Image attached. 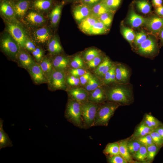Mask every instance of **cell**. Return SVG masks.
Masks as SVG:
<instances>
[{"label":"cell","mask_w":163,"mask_h":163,"mask_svg":"<svg viewBox=\"0 0 163 163\" xmlns=\"http://www.w3.org/2000/svg\"><path fill=\"white\" fill-rule=\"evenodd\" d=\"M82 103L70 99L67 103L64 114L67 120L75 126L83 127L81 116Z\"/></svg>","instance_id":"6da1fadb"},{"label":"cell","mask_w":163,"mask_h":163,"mask_svg":"<svg viewBox=\"0 0 163 163\" xmlns=\"http://www.w3.org/2000/svg\"><path fill=\"white\" fill-rule=\"evenodd\" d=\"M119 105L117 103L110 102L105 103L98 108L94 126H107L109 121Z\"/></svg>","instance_id":"7a4b0ae2"},{"label":"cell","mask_w":163,"mask_h":163,"mask_svg":"<svg viewBox=\"0 0 163 163\" xmlns=\"http://www.w3.org/2000/svg\"><path fill=\"white\" fill-rule=\"evenodd\" d=\"M106 94L108 100L124 104L130 103L133 98L131 91L125 87L113 88L109 90Z\"/></svg>","instance_id":"3957f363"},{"label":"cell","mask_w":163,"mask_h":163,"mask_svg":"<svg viewBox=\"0 0 163 163\" xmlns=\"http://www.w3.org/2000/svg\"><path fill=\"white\" fill-rule=\"evenodd\" d=\"M98 107L97 104L88 101L82 103L81 116L83 127L89 128L94 126Z\"/></svg>","instance_id":"277c9868"},{"label":"cell","mask_w":163,"mask_h":163,"mask_svg":"<svg viewBox=\"0 0 163 163\" xmlns=\"http://www.w3.org/2000/svg\"><path fill=\"white\" fill-rule=\"evenodd\" d=\"M158 38L151 34L147 38L137 47V52L140 54L145 56H155L159 52Z\"/></svg>","instance_id":"5b68a950"},{"label":"cell","mask_w":163,"mask_h":163,"mask_svg":"<svg viewBox=\"0 0 163 163\" xmlns=\"http://www.w3.org/2000/svg\"><path fill=\"white\" fill-rule=\"evenodd\" d=\"M144 26L152 34L158 39V35L163 28V18L160 17L155 13L150 17L147 18Z\"/></svg>","instance_id":"8992f818"},{"label":"cell","mask_w":163,"mask_h":163,"mask_svg":"<svg viewBox=\"0 0 163 163\" xmlns=\"http://www.w3.org/2000/svg\"><path fill=\"white\" fill-rule=\"evenodd\" d=\"M50 87L54 89H63L66 87L65 73L62 70L54 71L48 79Z\"/></svg>","instance_id":"52a82bcc"},{"label":"cell","mask_w":163,"mask_h":163,"mask_svg":"<svg viewBox=\"0 0 163 163\" xmlns=\"http://www.w3.org/2000/svg\"><path fill=\"white\" fill-rule=\"evenodd\" d=\"M7 26L8 31L14 40L19 46L24 47L27 38L22 28L18 25L12 23H8Z\"/></svg>","instance_id":"ba28073f"},{"label":"cell","mask_w":163,"mask_h":163,"mask_svg":"<svg viewBox=\"0 0 163 163\" xmlns=\"http://www.w3.org/2000/svg\"><path fill=\"white\" fill-rule=\"evenodd\" d=\"M133 2L129 6V14L127 18V23L133 28H138L144 26L147 18L138 14L135 11Z\"/></svg>","instance_id":"9c48e42d"},{"label":"cell","mask_w":163,"mask_h":163,"mask_svg":"<svg viewBox=\"0 0 163 163\" xmlns=\"http://www.w3.org/2000/svg\"><path fill=\"white\" fill-rule=\"evenodd\" d=\"M9 36H7L2 40L1 46L5 53L12 57H14L19 51V45Z\"/></svg>","instance_id":"30bf717a"},{"label":"cell","mask_w":163,"mask_h":163,"mask_svg":"<svg viewBox=\"0 0 163 163\" xmlns=\"http://www.w3.org/2000/svg\"><path fill=\"white\" fill-rule=\"evenodd\" d=\"M27 70L35 83L41 84L47 82V80L39 63L35 62Z\"/></svg>","instance_id":"8fae6325"},{"label":"cell","mask_w":163,"mask_h":163,"mask_svg":"<svg viewBox=\"0 0 163 163\" xmlns=\"http://www.w3.org/2000/svg\"><path fill=\"white\" fill-rule=\"evenodd\" d=\"M73 14L75 20L80 22L91 14V9L86 4H82L75 6Z\"/></svg>","instance_id":"7c38bea8"},{"label":"cell","mask_w":163,"mask_h":163,"mask_svg":"<svg viewBox=\"0 0 163 163\" xmlns=\"http://www.w3.org/2000/svg\"><path fill=\"white\" fill-rule=\"evenodd\" d=\"M71 99L81 103L88 101V94L87 91L81 88L71 89L69 92Z\"/></svg>","instance_id":"4fadbf2b"},{"label":"cell","mask_w":163,"mask_h":163,"mask_svg":"<svg viewBox=\"0 0 163 163\" xmlns=\"http://www.w3.org/2000/svg\"><path fill=\"white\" fill-rule=\"evenodd\" d=\"M132 2L141 13L146 14L151 13L152 5L149 0H134Z\"/></svg>","instance_id":"5bb4252c"},{"label":"cell","mask_w":163,"mask_h":163,"mask_svg":"<svg viewBox=\"0 0 163 163\" xmlns=\"http://www.w3.org/2000/svg\"><path fill=\"white\" fill-rule=\"evenodd\" d=\"M98 18L91 14L79 22L80 29L83 32L87 34L97 21Z\"/></svg>","instance_id":"9a60e30c"},{"label":"cell","mask_w":163,"mask_h":163,"mask_svg":"<svg viewBox=\"0 0 163 163\" xmlns=\"http://www.w3.org/2000/svg\"><path fill=\"white\" fill-rule=\"evenodd\" d=\"M107 99L106 94L101 88H97L88 95V101L97 104Z\"/></svg>","instance_id":"2e32d148"},{"label":"cell","mask_w":163,"mask_h":163,"mask_svg":"<svg viewBox=\"0 0 163 163\" xmlns=\"http://www.w3.org/2000/svg\"><path fill=\"white\" fill-rule=\"evenodd\" d=\"M18 60L20 66L27 69H28L35 63L30 56L24 51L19 53Z\"/></svg>","instance_id":"e0dca14e"},{"label":"cell","mask_w":163,"mask_h":163,"mask_svg":"<svg viewBox=\"0 0 163 163\" xmlns=\"http://www.w3.org/2000/svg\"><path fill=\"white\" fill-rule=\"evenodd\" d=\"M4 120L0 119V149L6 147H11L13 145L8 134L3 127Z\"/></svg>","instance_id":"ac0fdd59"},{"label":"cell","mask_w":163,"mask_h":163,"mask_svg":"<svg viewBox=\"0 0 163 163\" xmlns=\"http://www.w3.org/2000/svg\"><path fill=\"white\" fill-rule=\"evenodd\" d=\"M128 139L122 140L119 141L120 154L127 163L133 162L131 155L130 154L127 146Z\"/></svg>","instance_id":"d6986e66"},{"label":"cell","mask_w":163,"mask_h":163,"mask_svg":"<svg viewBox=\"0 0 163 163\" xmlns=\"http://www.w3.org/2000/svg\"><path fill=\"white\" fill-rule=\"evenodd\" d=\"M154 130L147 126L142 120L136 128L131 139H137L150 134Z\"/></svg>","instance_id":"ffe728a7"},{"label":"cell","mask_w":163,"mask_h":163,"mask_svg":"<svg viewBox=\"0 0 163 163\" xmlns=\"http://www.w3.org/2000/svg\"><path fill=\"white\" fill-rule=\"evenodd\" d=\"M30 2L28 0H20L13 6L15 14L19 17L23 16L29 7Z\"/></svg>","instance_id":"44dd1931"},{"label":"cell","mask_w":163,"mask_h":163,"mask_svg":"<svg viewBox=\"0 0 163 163\" xmlns=\"http://www.w3.org/2000/svg\"><path fill=\"white\" fill-rule=\"evenodd\" d=\"M114 10L108 7L105 3L101 1L95 4L91 8V14L98 18L103 14L108 12H114Z\"/></svg>","instance_id":"7402d4cb"},{"label":"cell","mask_w":163,"mask_h":163,"mask_svg":"<svg viewBox=\"0 0 163 163\" xmlns=\"http://www.w3.org/2000/svg\"><path fill=\"white\" fill-rule=\"evenodd\" d=\"M45 76L48 79L54 70L52 62L47 58L43 59L39 63Z\"/></svg>","instance_id":"603a6c76"},{"label":"cell","mask_w":163,"mask_h":163,"mask_svg":"<svg viewBox=\"0 0 163 163\" xmlns=\"http://www.w3.org/2000/svg\"><path fill=\"white\" fill-rule=\"evenodd\" d=\"M107 28L99 19L88 32L90 35L104 34L107 31Z\"/></svg>","instance_id":"cb8c5ba5"},{"label":"cell","mask_w":163,"mask_h":163,"mask_svg":"<svg viewBox=\"0 0 163 163\" xmlns=\"http://www.w3.org/2000/svg\"><path fill=\"white\" fill-rule=\"evenodd\" d=\"M112 66L110 60L105 57L95 70L94 72L97 75L104 76L106 73L111 68Z\"/></svg>","instance_id":"d4e9b609"},{"label":"cell","mask_w":163,"mask_h":163,"mask_svg":"<svg viewBox=\"0 0 163 163\" xmlns=\"http://www.w3.org/2000/svg\"><path fill=\"white\" fill-rule=\"evenodd\" d=\"M68 59L61 56H56L53 59L52 63L53 68L56 70H60L66 69L68 64Z\"/></svg>","instance_id":"484cf974"},{"label":"cell","mask_w":163,"mask_h":163,"mask_svg":"<svg viewBox=\"0 0 163 163\" xmlns=\"http://www.w3.org/2000/svg\"><path fill=\"white\" fill-rule=\"evenodd\" d=\"M115 75L117 80L120 82H124L128 79L129 73L125 66L120 64L116 67Z\"/></svg>","instance_id":"4316f807"},{"label":"cell","mask_w":163,"mask_h":163,"mask_svg":"<svg viewBox=\"0 0 163 163\" xmlns=\"http://www.w3.org/2000/svg\"><path fill=\"white\" fill-rule=\"evenodd\" d=\"M103 152L107 157L120 154L119 142L107 144L104 149Z\"/></svg>","instance_id":"83f0119b"},{"label":"cell","mask_w":163,"mask_h":163,"mask_svg":"<svg viewBox=\"0 0 163 163\" xmlns=\"http://www.w3.org/2000/svg\"><path fill=\"white\" fill-rule=\"evenodd\" d=\"M35 34L36 40L41 43H45L50 37L49 30L45 27H42L37 30Z\"/></svg>","instance_id":"f1b7e54d"},{"label":"cell","mask_w":163,"mask_h":163,"mask_svg":"<svg viewBox=\"0 0 163 163\" xmlns=\"http://www.w3.org/2000/svg\"><path fill=\"white\" fill-rule=\"evenodd\" d=\"M142 121L147 126L154 129L163 124L157 118L149 114H145Z\"/></svg>","instance_id":"f546056e"},{"label":"cell","mask_w":163,"mask_h":163,"mask_svg":"<svg viewBox=\"0 0 163 163\" xmlns=\"http://www.w3.org/2000/svg\"><path fill=\"white\" fill-rule=\"evenodd\" d=\"M48 50L51 54H56L62 52V49L58 40L56 37L52 39L48 44Z\"/></svg>","instance_id":"4dcf8cb0"},{"label":"cell","mask_w":163,"mask_h":163,"mask_svg":"<svg viewBox=\"0 0 163 163\" xmlns=\"http://www.w3.org/2000/svg\"><path fill=\"white\" fill-rule=\"evenodd\" d=\"M121 33L124 38L132 45L133 43L136 34L132 29L121 25Z\"/></svg>","instance_id":"1f68e13d"},{"label":"cell","mask_w":163,"mask_h":163,"mask_svg":"<svg viewBox=\"0 0 163 163\" xmlns=\"http://www.w3.org/2000/svg\"><path fill=\"white\" fill-rule=\"evenodd\" d=\"M62 7V5H57L51 11L50 14V17L53 25H56L59 22L61 13Z\"/></svg>","instance_id":"d6a6232c"},{"label":"cell","mask_w":163,"mask_h":163,"mask_svg":"<svg viewBox=\"0 0 163 163\" xmlns=\"http://www.w3.org/2000/svg\"><path fill=\"white\" fill-rule=\"evenodd\" d=\"M0 11L5 16L10 18L13 17L15 13L14 7L8 2H2L0 5Z\"/></svg>","instance_id":"836d02e7"},{"label":"cell","mask_w":163,"mask_h":163,"mask_svg":"<svg viewBox=\"0 0 163 163\" xmlns=\"http://www.w3.org/2000/svg\"><path fill=\"white\" fill-rule=\"evenodd\" d=\"M27 18L28 21L34 24H40L45 21L44 18L42 15L34 11L30 12Z\"/></svg>","instance_id":"e575fe53"},{"label":"cell","mask_w":163,"mask_h":163,"mask_svg":"<svg viewBox=\"0 0 163 163\" xmlns=\"http://www.w3.org/2000/svg\"><path fill=\"white\" fill-rule=\"evenodd\" d=\"M52 1L51 0H35L33 5L36 9L40 10H46L51 6Z\"/></svg>","instance_id":"d590c367"},{"label":"cell","mask_w":163,"mask_h":163,"mask_svg":"<svg viewBox=\"0 0 163 163\" xmlns=\"http://www.w3.org/2000/svg\"><path fill=\"white\" fill-rule=\"evenodd\" d=\"M142 144L136 139H128L127 146L129 151L133 155L140 148Z\"/></svg>","instance_id":"8d00e7d4"},{"label":"cell","mask_w":163,"mask_h":163,"mask_svg":"<svg viewBox=\"0 0 163 163\" xmlns=\"http://www.w3.org/2000/svg\"><path fill=\"white\" fill-rule=\"evenodd\" d=\"M147 155V147L142 145L140 149L133 155V157L140 161H144L146 159Z\"/></svg>","instance_id":"74e56055"},{"label":"cell","mask_w":163,"mask_h":163,"mask_svg":"<svg viewBox=\"0 0 163 163\" xmlns=\"http://www.w3.org/2000/svg\"><path fill=\"white\" fill-rule=\"evenodd\" d=\"M147 160L152 161L156 155L161 148L155 144H153L147 147Z\"/></svg>","instance_id":"f35d334b"},{"label":"cell","mask_w":163,"mask_h":163,"mask_svg":"<svg viewBox=\"0 0 163 163\" xmlns=\"http://www.w3.org/2000/svg\"><path fill=\"white\" fill-rule=\"evenodd\" d=\"M113 13L114 12L104 13L99 17L98 19L108 28L112 23Z\"/></svg>","instance_id":"ab89813d"},{"label":"cell","mask_w":163,"mask_h":163,"mask_svg":"<svg viewBox=\"0 0 163 163\" xmlns=\"http://www.w3.org/2000/svg\"><path fill=\"white\" fill-rule=\"evenodd\" d=\"M148 35L146 32L144 30L136 34L133 43L135 46L137 47L142 43L147 38Z\"/></svg>","instance_id":"60d3db41"},{"label":"cell","mask_w":163,"mask_h":163,"mask_svg":"<svg viewBox=\"0 0 163 163\" xmlns=\"http://www.w3.org/2000/svg\"><path fill=\"white\" fill-rule=\"evenodd\" d=\"M116 66H112L110 69L104 75V81L106 83L114 82L116 80Z\"/></svg>","instance_id":"b9f144b4"},{"label":"cell","mask_w":163,"mask_h":163,"mask_svg":"<svg viewBox=\"0 0 163 163\" xmlns=\"http://www.w3.org/2000/svg\"><path fill=\"white\" fill-rule=\"evenodd\" d=\"M99 84L97 79L91 76L86 84V90L88 91H92L98 88Z\"/></svg>","instance_id":"7bdbcfd3"},{"label":"cell","mask_w":163,"mask_h":163,"mask_svg":"<svg viewBox=\"0 0 163 163\" xmlns=\"http://www.w3.org/2000/svg\"><path fill=\"white\" fill-rule=\"evenodd\" d=\"M154 143L161 148L163 145V138L157 132L154 130L150 134Z\"/></svg>","instance_id":"ee69618b"},{"label":"cell","mask_w":163,"mask_h":163,"mask_svg":"<svg viewBox=\"0 0 163 163\" xmlns=\"http://www.w3.org/2000/svg\"><path fill=\"white\" fill-rule=\"evenodd\" d=\"M99 52L97 50L91 49L87 50L84 54V57L88 62L99 56Z\"/></svg>","instance_id":"f6af8a7d"},{"label":"cell","mask_w":163,"mask_h":163,"mask_svg":"<svg viewBox=\"0 0 163 163\" xmlns=\"http://www.w3.org/2000/svg\"><path fill=\"white\" fill-rule=\"evenodd\" d=\"M136 139L142 145L147 147L152 145L155 144L150 134L139 137Z\"/></svg>","instance_id":"bcb514c9"},{"label":"cell","mask_w":163,"mask_h":163,"mask_svg":"<svg viewBox=\"0 0 163 163\" xmlns=\"http://www.w3.org/2000/svg\"><path fill=\"white\" fill-rule=\"evenodd\" d=\"M107 162L109 163H127L120 154L108 156Z\"/></svg>","instance_id":"7dc6e473"},{"label":"cell","mask_w":163,"mask_h":163,"mask_svg":"<svg viewBox=\"0 0 163 163\" xmlns=\"http://www.w3.org/2000/svg\"><path fill=\"white\" fill-rule=\"evenodd\" d=\"M122 0H105L103 1L106 6L112 10H115L120 5Z\"/></svg>","instance_id":"c3c4849f"},{"label":"cell","mask_w":163,"mask_h":163,"mask_svg":"<svg viewBox=\"0 0 163 163\" xmlns=\"http://www.w3.org/2000/svg\"><path fill=\"white\" fill-rule=\"evenodd\" d=\"M71 65L73 68H81L83 66V60L79 56H76L71 62Z\"/></svg>","instance_id":"681fc988"},{"label":"cell","mask_w":163,"mask_h":163,"mask_svg":"<svg viewBox=\"0 0 163 163\" xmlns=\"http://www.w3.org/2000/svg\"><path fill=\"white\" fill-rule=\"evenodd\" d=\"M32 52L36 60L39 62L43 59V50L39 48H36Z\"/></svg>","instance_id":"f907efd6"},{"label":"cell","mask_w":163,"mask_h":163,"mask_svg":"<svg viewBox=\"0 0 163 163\" xmlns=\"http://www.w3.org/2000/svg\"><path fill=\"white\" fill-rule=\"evenodd\" d=\"M102 57L99 56L91 60L88 61L87 65L89 67L91 68H95L98 66L101 62Z\"/></svg>","instance_id":"816d5d0a"},{"label":"cell","mask_w":163,"mask_h":163,"mask_svg":"<svg viewBox=\"0 0 163 163\" xmlns=\"http://www.w3.org/2000/svg\"><path fill=\"white\" fill-rule=\"evenodd\" d=\"M70 72L72 75L76 77H80L86 72L85 70L81 68H73Z\"/></svg>","instance_id":"f5cc1de1"},{"label":"cell","mask_w":163,"mask_h":163,"mask_svg":"<svg viewBox=\"0 0 163 163\" xmlns=\"http://www.w3.org/2000/svg\"><path fill=\"white\" fill-rule=\"evenodd\" d=\"M67 82L71 85L76 86L79 84L80 81V79L77 77L72 75L67 78Z\"/></svg>","instance_id":"db71d44e"},{"label":"cell","mask_w":163,"mask_h":163,"mask_svg":"<svg viewBox=\"0 0 163 163\" xmlns=\"http://www.w3.org/2000/svg\"><path fill=\"white\" fill-rule=\"evenodd\" d=\"M24 47L27 50L32 52L36 48L34 44L31 41L27 39H26Z\"/></svg>","instance_id":"11a10c76"},{"label":"cell","mask_w":163,"mask_h":163,"mask_svg":"<svg viewBox=\"0 0 163 163\" xmlns=\"http://www.w3.org/2000/svg\"><path fill=\"white\" fill-rule=\"evenodd\" d=\"M91 76L89 72H86L80 77L79 79L82 85H84L86 84Z\"/></svg>","instance_id":"9f6ffc18"},{"label":"cell","mask_w":163,"mask_h":163,"mask_svg":"<svg viewBox=\"0 0 163 163\" xmlns=\"http://www.w3.org/2000/svg\"><path fill=\"white\" fill-rule=\"evenodd\" d=\"M151 3L154 8L163 5V0H151Z\"/></svg>","instance_id":"6f0895ef"},{"label":"cell","mask_w":163,"mask_h":163,"mask_svg":"<svg viewBox=\"0 0 163 163\" xmlns=\"http://www.w3.org/2000/svg\"><path fill=\"white\" fill-rule=\"evenodd\" d=\"M154 12L158 16L163 18V5L154 8Z\"/></svg>","instance_id":"680465c9"},{"label":"cell","mask_w":163,"mask_h":163,"mask_svg":"<svg viewBox=\"0 0 163 163\" xmlns=\"http://www.w3.org/2000/svg\"><path fill=\"white\" fill-rule=\"evenodd\" d=\"M158 39L160 40L159 46H163V28L160 31L158 35Z\"/></svg>","instance_id":"91938a15"},{"label":"cell","mask_w":163,"mask_h":163,"mask_svg":"<svg viewBox=\"0 0 163 163\" xmlns=\"http://www.w3.org/2000/svg\"><path fill=\"white\" fill-rule=\"evenodd\" d=\"M154 130L158 132V134L163 138V125L158 126L154 129Z\"/></svg>","instance_id":"94428289"},{"label":"cell","mask_w":163,"mask_h":163,"mask_svg":"<svg viewBox=\"0 0 163 163\" xmlns=\"http://www.w3.org/2000/svg\"><path fill=\"white\" fill-rule=\"evenodd\" d=\"M86 4L92 5L97 3L100 0H82Z\"/></svg>","instance_id":"6125c7cd"},{"label":"cell","mask_w":163,"mask_h":163,"mask_svg":"<svg viewBox=\"0 0 163 163\" xmlns=\"http://www.w3.org/2000/svg\"><path fill=\"white\" fill-rule=\"evenodd\" d=\"M102 0V1H104L105 0Z\"/></svg>","instance_id":"be15d7a7"}]
</instances>
